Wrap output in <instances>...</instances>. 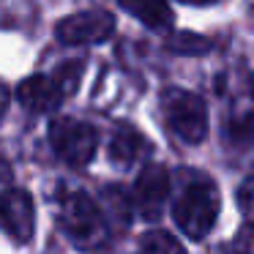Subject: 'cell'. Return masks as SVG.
Here are the masks:
<instances>
[{
	"label": "cell",
	"instance_id": "obj_11",
	"mask_svg": "<svg viewBox=\"0 0 254 254\" xmlns=\"http://www.w3.org/2000/svg\"><path fill=\"white\" fill-rule=\"evenodd\" d=\"M139 249L142 254H186V249L181 246V241L170 235L164 230H150L139 238Z\"/></svg>",
	"mask_w": 254,
	"mask_h": 254
},
{
	"label": "cell",
	"instance_id": "obj_6",
	"mask_svg": "<svg viewBox=\"0 0 254 254\" xmlns=\"http://www.w3.org/2000/svg\"><path fill=\"white\" fill-rule=\"evenodd\" d=\"M134 197L131 205L139 210V216L148 221L159 219L161 210L167 205V197H170V175L161 164H148L142 167V172L134 181Z\"/></svg>",
	"mask_w": 254,
	"mask_h": 254
},
{
	"label": "cell",
	"instance_id": "obj_9",
	"mask_svg": "<svg viewBox=\"0 0 254 254\" xmlns=\"http://www.w3.org/2000/svg\"><path fill=\"white\" fill-rule=\"evenodd\" d=\"M148 150H150V142L139 131H134V128H128V126L118 128L110 139V159L115 161V164H123V167H128L137 159H142Z\"/></svg>",
	"mask_w": 254,
	"mask_h": 254
},
{
	"label": "cell",
	"instance_id": "obj_13",
	"mask_svg": "<svg viewBox=\"0 0 254 254\" xmlns=\"http://www.w3.org/2000/svg\"><path fill=\"white\" fill-rule=\"evenodd\" d=\"M79 77H82V63H63V66L55 71V82L61 85V90L66 96L77 90Z\"/></svg>",
	"mask_w": 254,
	"mask_h": 254
},
{
	"label": "cell",
	"instance_id": "obj_17",
	"mask_svg": "<svg viewBox=\"0 0 254 254\" xmlns=\"http://www.w3.org/2000/svg\"><path fill=\"white\" fill-rule=\"evenodd\" d=\"M183 3H189V6H213L219 0H183Z\"/></svg>",
	"mask_w": 254,
	"mask_h": 254
},
{
	"label": "cell",
	"instance_id": "obj_14",
	"mask_svg": "<svg viewBox=\"0 0 254 254\" xmlns=\"http://www.w3.org/2000/svg\"><path fill=\"white\" fill-rule=\"evenodd\" d=\"M238 208L246 216V221L254 227V178H249L246 183H241L238 189Z\"/></svg>",
	"mask_w": 254,
	"mask_h": 254
},
{
	"label": "cell",
	"instance_id": "obj_15",
	"mask_svg": "<svg viewBox=\"0 0 254 254\" xmlns=\"http://www.w3.org/2000/svg\"><path fill=\"white\" fill-rule=\"evenodd\" d=\"M8 183H11V167L0 159V194L8 191Z\"/></svg>",
	"mask_w": 254,
	"mask_h": 254
},
{
	"label": "cell",
	"instance_id": "obj_3",
	"mask_svg": "<svg viewBox=\"0 0 254 254\" xmlns=\"http://www.w3.org/2000/svg\"><path fill=\"white\" fill-rule=\"evenodd\" d=\"M50 142L55 153L71 167H85L93 161L99 148V134L93 126L74 118H55L50 123Z\"/></svg>",
	"mask_w": 254,
	"mask_h": 254
},
{
	"label": "cell",
	"instance_id": "obj_5",
	"mask_svg": "<svg viewBox=\"0 0 254 254\" xmlns=\"http://www.w3.org/2000/svg\"><path fill=\"white\" fill-rule=\"evenodd\" d=\"M115 33V17L110 11H79L71 17L61 19L55 28V36L68 47H88V44H101Z\"/></svg>",
	"mask_w": 254,
	"mask_h": 254
},
{
	"label": "cell",
	"instance_id": "obj_10",
	"mask_svg": "<svg viewBox=\"0 0 254 254\" xmlns=\"http://www.w3.org/2000/svg\"><path fill=\"white\" fill-rule=\"evenodd\" d=\"M121 8L150 30H167L172 25V8L167 6V0H121Z\"/></svg>",
	"mask_w": 254,
	"mask_h": 254
},
{
	"label": "cell",
	"instance_id": "obj_12",
	"mask_svg": "<svg viewBox=\"0 0 254 254\" xmlns=\"http://www.w3.org/2000/svg\"><path fill=\"white\" fill-rule=\"evenodd\" d=\"M170 50L178 52V55H202V52L210 50V41L194 33H175L170 39Z\"/></svg>",
	"mask_w": 254,
	"mask_h": 254
},
{
	"label": "cell",
	"instance_id": "obj_8",
	"mask_svg": "<svg viewBox=\"0 0 254 254\" xmlns=\"http://www.w3.org/2000/svg\"><path fill=\"white\" fill-rule=\"evenodd\" d=\"M63 99H66V93L55 82V77H44V74H33V77L22 79L17 88V101L30 112H52L61 107Z\"/></svg>",
	"mask_w": 254,
	"mask_h": 254
},
{
	"label": "cell",
	"instance_id": "obj_2",
	"mask_svg": "<svg viewBox=\"0 0 254 254\" xmlns=\"http://www.w3.org/2000/svg\"><path fill=\"white\" fill-rule=\"evenodd\" d=\"M164 123L181 142L199 145L208 137V110L197 93L189 90H167L161 99Z\"/></svg>",
	"mask_w": 254,
	"mask_h": 254
},
{
	"label": "cell",
	"instance_id": "obj_4",
	"mask_svg": "<svg viewBox=\"0 0 254 254\" xmlns=\"http://www.w3.org/2000/svg\"><path fill=\"white\" fill-rule=\"evenodd\" d=\"M107 216L85 191H71L61 199V224L82 246L99 243L107 230Z\"/></svg>",
	"mask_w": 254,
	"mask_h": 254
},
{
	"label": "cell",
	"instance_id": "obj_16",
	"mask_svg": "<svg viewBox=\"0 0 254 254\" xmlns=\"http://www.w3.org/2000/svg\"><path fill=\"white\" fill-rule=\"evenodd\" d=\"M6 107H8V90H6V85L0 82V118L6 115Z\"/></svg>",
	"mask_w": 254,
	"mask_h": 254
},
{
	"label": "cell",
	"instance_id": "obj_1",
	"mask_svg": "<svg viewBox=\"0 0 254 254\" xmlns=\"http://www.w3.org/2000/svg\"><path fill=\"white\" fill-rule=\"evenodd\" d=\"M221 197L213 181L208 178H194L183 186L181 197L172 205V216L181 232L191 241H202L210 230H213L216 219H219Z\"/></svg>",
	"mask_w": 254,
	"mask_h": 254
},
{
	"label": "cell",
	"instance_id": "obj_7",
	"mask_svg": "<svg viewBox=\"0 0 254 254\" xmlns=\"http://www.w3.org/2000/svg\"><path fill=\"white\" fill-rule=\"evenodd\" d=\"M0 227L17 243H28L33 238L36 208L25 189H8L6 194H0Z\"/></svg>",
	"mask_w": 254,
	"mask_h": 254
}]
</instances>
